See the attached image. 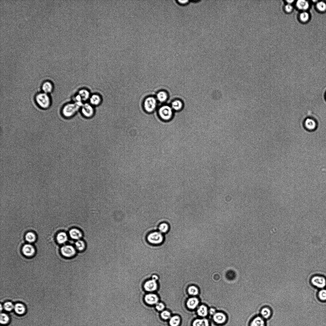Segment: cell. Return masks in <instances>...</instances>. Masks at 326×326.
I'll list each match as a JSON object with an SVG mask.
<instances>
[{"mask_svg": "<svg viewBox=\"0 0 326 326\" xmlns=\"http://www.w3.org/2000/svg\"><path fill=\"white\" fill-rule=\"evenodd\" d=\"M286 10L288 12H291L293 9V7L290 4H288L285 6Z\"/></svg>", "mask_w": 326, "mask_h": 326, "instance_id": "60d3db41", "label": "cell"}, {"mask_svg": "<svg viewBox=\"0 0 326 326\" xmlns=\"http://www.w3.org/2000/svg\"><path fill=\"white\" fill-rule=\"evenodd\" d=\"M158 286L156 281L152 279L145 283L144 285V288L146 291L152 292L156 291L158 288Z\"/></svg>", "mask_w": 326, "mask_h": 326, "instance_id": "30bf717a", "label": "cell"}, {"mask_svg": "<svg viewBox=\"0 0 326 326\" xmlns=\"http://www.w3.org/2000/svg\"><path fill=\"white\" fill-rule=\"evenodd\" d=\"M81 103H69L65 105L62 108V114L64 117L67 118L72 117L76 113Z\"/></svg>", "mask_w": 326, "mask_h": 326, "instance_id": "3957f363", "label": "cell"}, {"mask_svg": "<svg viewBox=\"0 0 326 326\" xmlns=\"http://www.w3.org/2000/svg\"><path fill=\"white\" fill-rule=\"evenodd\" d=\"M14 306L12 302L8 301L5 302L3 305V308L6 311L10 312L14 309Z\"/></svg>", "mask_w": 326, "mask_h": 326, "instance_id": "836d02e7", "label": "cell"}, {"mask_svg": "<svg viewBox=\"0 0 326 326\" xmlns=\"http://www.w3.org/2000/svg\"><path fill=\"white\" fill-rule=\"evenodd\" d=\"M69 234L71 238L76 240L80 239L83 236L82 231L77 228H73L70 230Z\"/></svg>", "mask_w": 326, "mask_h": 326, "instance_id": "7c38bea8", "label": "cell"}, {"mask_svg": "<svg viewBox=\"0 0 326 326\" xmlns=\"http://www.w3.org/2000/svg\"><path fill=\"white\" fill-rule=\"evenodd\" d=\"M287 3H288L289 4H290L291 3H292L294 2V1H287Z\"/></svg>", "mask_w": 326, "mask_h": 326, "instance_id": "ee69618b", "label": "cell"}, {"mask_svg": "<svg viewBox=\"0 0 326 326\" xmlns=\"http://www.w3.org/2000/svg\"><path fill=\"white\" fill-rule=\"evenodd\" d=\"M157 98L159 102H164L167 99L168 96L165 91H161L158 93Z\"/></svg>", "mask_w": 326, "mask_h": 326, "instance_id": "f546056e", "label": "cell"}, {"mask_svg": "<svg viewBox=\"0 0 326 326\" xmlns=\"http://www.w3.org/2000/svg\"><path fill=\"white\" fill-rule=\"evenodd\" d=\"M90 102L92 106H98L102 102L101 97L96 94L93 95L90 98Z\"/></svg>", "mask_w": 326, "mask_h": 326, "instance_id": "7402d4cb", "label": "cell"}, {"mask_svg": "<svg viewBox=\"0 0 326 326\" xmlns=\"http://www.w3.org/2000/svg\"><path fill=\"white\" fill-rule=\"evenodd\" d=\"M76 250L80 252H83L86 249V244L83 239L77 240L75 243Z\"/></svg>", "mask_w": 326, "mask_h": 326, "instance_id": "44dd1931", "label": "cell"}, {"mask_svg": "<svg viewBox=\"0 0 326 326\" xmlns=\"http://www.w3.org/2000/svg\"><path fill=\"white\" fill-rule=\"evenodd\" d=\"M209 313L211 315H214L216 313L215 309L213 308H211L209 310Z\"/></svg>", "mask_w": 326, "mask_h": 326, "instance_id": "b9f144b4", "label": "cell"}, {"mask_svg": "<svg viewBox=\"0 0 326 326\" xmlns=\"http://www.w3.org/2000/svg\"><path fill=\"white\" fill-rule=\"evenodd\" d=\"M22 252L27 257H30L33 255L35 253V250L32 245L27 244L23 246L22 249Z\"/></svg>", "mask_w": 326, "mask_h": 326, "instance_id": "5bb4252c", "label": "cell"}, {"mask_svg": "<svg viewBox=\"0 0 326 326\" xmlns=\"http://www.w3.org/2000/svg\"><path fill=\"white\" fill-rule=\"evenodd\" d=\"M158 113L160 117L166 120H170L173 115L172 108L168 106L161 107L159 109Z\"/></svg>", "mask_w": 326, "mask_h": 326, "instance_id": "5b68a950", "label": "cell"}, {"mask_svg": "<svg viewBox=\"0 0 326 326\" xmlns=\"http://www.w3.org/2000/svg\"><path fill=\"white\" fill-rule=\"evenodd\" d=\"M161 316L162 319L165 320L170 319L171 317L170 313L166 310L162 311L161 313Z\"/></svg>", "mask_w": 326, "mask_h": 326, "instance_id": "d590c367", "label": "cell"}, {"mask_svg": "<svg viewBox=\"0 0 326 326\" xmlns=\"http://www.w3.org/2000/svg\"><path fill=\"white\" fill-rule=\"evenodd\" d=\"M14 309L17 314L22 315L25 313L26 308L25 306L23 304L18 303L14 305Z\"/></svg>", "mask_w": 326, "mask_h": 326, "instance_id": "d6986e66", "label": "cell"}, {"mask_svg": "<svg viewBox=\"0 0 326 326\" xmlns=\"http://www.w3.org/2000/svg\"><path fill=\"white\" fill-rule=\"evenodd\" d=\"M199 301L198 299L195 297L189 298L187 302V306L188 307L191 309H195L198 305Z\"/></svg>", "mask_w": 326, "mask_h": 326, "instance_id": "ffe728a7", "label": "cell"}, {"mask_svg": "<svg viewBox=\"0 0 326 326\" xmlns=\"http://www.w3.org/2000/svg\"><path fill=\"white\" fill-rule=\"evenodd\" d=\"M145 302L150 305H156L158 302L159 298L156 294H147L144 298Z\"/></svg>", "mask_w": 326, "mask_h": 326, "instance_id": "8fae6325", "label": "cell"}, {"mask_svg": "<svg viewBox=\"0 0 326 326\" xmlns=\"http://www.w3.org/2000/svg\"><path fill=\"white\" fill-rule=\"evenodd\" d=\"M197 313L199 316L205 317L207 315L208 310L207 307L204 305L200 306L197 309Z\"/></svg>", "mask_w": 326, "mask_h": 326, "instance_id": "f1b7e54d", "label": "cell"}, {"mask_svg": "<svg viewBox=\"0 0 326 326\" xmlns=\"http://www.w3.org/2000/svg\"><path fill=\"white\" fill-rule=\"evenodd\" d=\"M147 242L152 245L157 246L161 244L164 240L163 234L159 231L152 232L147 235Z\"/></svg>", "mask_w": 326, "mask_h": 326, "instance_id": "7a4b0ae2", "label": "cell"}, {"mask_svg": "<svg viewBox=\"0 0 326 326\" xmlns=\"http://www.w3.org/2000/svg\"><path fill=\"white\" fill-rule=\"evenodd\" d=\"M61 252L62 254L65 257L68 258L72 257L76 254L75 248L71 245H65L62 247Z\"/></svg>", "mask_w": 326, "mask_h": 326, "instance_id": "52a82bcc", "label": "cell"}, {"mask_svg": "<svg viewBox=\"0 0 326 326\" xmlns=\"http://www.w3.org/2000/svg\"><path fill=\"white\" fill-rule=\"evenodd\" d=\"M165 308V306L164 304L162 303V302H158L156 305V308L159 311H162L164 310Z\"/></svg>", "mask_w": 326, "mask_h": 326, "instance_id": "f35d334b", "label": "cell"}, {"mask_svg": "<svg viewBox=\"0 0 326 326\" xmlns=\"http://www.w3.org/2000/svg\"><path fill=\"white\" fill-rule=\"evenodd\" d=\"M181 320L180 317L178 316H174L171 317L169 320L170 326H179Z\"/></svg>", "mask_w": 326, "mask_h": 326, "instance_id": "cb8c5ba5", "label": "cell"}, {"mask_svg": "<svg viewBox=\"0 0 326 326\" xmlns=\"http://www.w3.org/2000/svg\"><path fill=\"white\" fill-rule=\"evenodd\" d=\"M192 326H210L208 320L206 319H198L194 321Z\"/></svg>", "mask_w": 326, "mask_h": 326, "instance_id": "603a6c76", "label": "cell"}, {"mask_svg": "<svg viewBox=\"0 0 326 326\" xmlns=\"http://www.w3.org/2000/svg\"><path fill=\"white\" fill-rule=\"evenodd\" d=\"M36 237L35 235L32 232H29L26 234V239L27 241L29 243H32L34 242L36 240Z\"/></svg>", "mask_w": 326, "mask_h": 326, "instance_id": "d6a6232c", "label": "cell"}, {"mask_svg": "<svg viewBox=\"0 0 326 326\" xmlns=\"http://www.w3.org/2000/svg\"><path fill=\"white\" fill-rule=\"evenodd\" d=\"M42 90L43 92L48 94L52 92L54 89L53 83L50 81L44 82L42 85Z\"/></svg>", "mask_w": 326, "mask_h": 326, "instance_id": "e0dca14e", "label": "cell"}, {"mask_svg": "<svg viewBox=\"0 0 326 326\" xmlns=\"http://www.w3.org/2000/svg\"><path fill=\"white\" fill-rule=\"evenodd\" d=\"M304 125L305 128L309 131L315 130L317 127V123L315 120L311 118H307L304 121Z\"/></svg>", "mask_w": 326, "mask_h": 326, "instance_id": "9c48e42d", "label": "cell"}, {"mask_svg": "<svg viewBox=\"0 0 326 326\" xmlns=\"http://www.w3.org/2000/svg\"><path fill=\"white\" fill-rule=\"evenodd\" d=\"M261 314L263 319L265 320H269L272 316V310L269 306H265L261 309Z\"/></svg>", "mask_w": 326, "mask_h": 326, "instance_id": "4fadbf2b", "label": "cell"}, {"mask_svg": "<svg viewBox=\"0 0 326 326\" xmlns=\"http://www.w3.org/2000/svg\"><path fill=\"white\" fill-rule=\"evenodd\" d=\"M157 105V101L154 98L151 97L147 98L144 101V107L147 112L151 113L156 109Z\"/></svg>", "mask_w": 326, "mask_h": 326, "instance_id": "8992f818", "label": "cell"}, {"mask_svg": "<svg viewBox=\"0 0 326 326\" xmlns=\"http://www.w3.org/2000/svg\"><path fill=\"white\" fill-rule=\"evenodd\" d=\"M310 282L313 286L318 289H324L326 287V278L322 275L313 276L310 279Z\"/></svg>", "mask_w": 326, "mask_h": 326, "instance_id": "277c9868", "label": "cell"}, {"mask_svg": "<svg viewBox=\"0 0 326 326\" xmlns=\"http://www.w3.org/2000/svg\"><path fill=\"white\" fill-rule=\"evenodd\" d=\"M297 6L298 8L302 10H306L309 7L308 2L306 1L300 0L298 1L297 3Z\"/></svg>", "mask_w": 326, "mask_h": 326, "instance_id": "83f0119b", "label": "cell"}, {"mask_svg": "<svg viewBox=\"0 0 326 326\" xmlns=\"http://www.w3.org/2000/svg\"><path fill=\"white\" fill-rule=\"evenodd\" d=\"M177 2L178 3L181 5H187L189 1H188V0H184V1H182V0H178V1H177Z\"/></svg>", "mask_w": 326, "mask_h": 326, "instance_id": "ab89813d", "label": "cell"}, {"mask_svg": "<svg viewBox=\"0 0 326 326\" xmlns=\"http://www.w3.org/2000/svg\"><path fill=\"white\" fill-rule=\"evenodd\" d=\"M317 297L320 301L323 302H326V289L324 288L318 291Z\"/></svg>", "mask_w": 326, "mask_h": 326, "instance_id": "4316f807", "label": "cell"}, {"mask_svg": "<svg viewBox=\"0 0 326 326\" xmlns=\"http://www.w3.org/2000/svg\"><path fill=\"white\" fill-rule=\"evenodd\" d=\"M317 8L321 11H324L326 9V4L323 2H321L317 4Z\"/></svg>", "mask_w": 326, "mask_h": 326, "instance_id": "8d00e7d4", "label": "cell"}, {"mask_svg": "<svg viewBox=\"0 0 326 326\" xmlns=\"http://www.w3.org/2000/svg\"><path fill=\"white\" fill-rule=\"evenodd\" d=\"M325 99H326V94H325Z\"/></svg>", "mask_w": 326, "mask_h": 326, "instance_id": "f6af8a7d", "label": "cell"}, {"mask_svg": "<svg viewBox=\"0 0 326 326\" xmlns=\"http://www.w3.org/2000/svg\"><path fill=\"white\" fill-rule=\"evenodd\" d=\"M158 231L162 234L167 233L169 232V227L168 224L165 222L161 223L158 228Z\"/></svg>", "mask_w": 326, "mask_h": 326, "instance_id": "484cf974", "label": "cell"}, {"mask_svg": "<svg viewBox=\"0 0 326 326\" xmlns=\"http://www.w3.org/2000/svg\"><path fill=\"white\" fill-rule=\"evenodd\" d=\"M76 97L80 101H85L90 98V93L87 90L83 89L80 91Z\"/></svg>", "mask_w": 326, "mask_h": 326, "instance_id": "ac0fdd59", "label": "cell"}, {"mask_svg": "<svg viewBox=\"0 0 326 326\" xmlns=\"http://www.w3.org/2000/svg\"><path fill=\"white\" fill-rule=\"evenodd\" d=\"M68 237L66 233L63 232L59 233L57 237V241L60 244H64L68 240Z\"/></svg>", "mask_w": 326, "mask_h": 326, "instance_id": "d4e9b609", "label": "cell"}, {"mask_svg": "<svg viewBox=\"0 0 326 326\" xmlns=\"http://www.w3.org/2000/svg\"><path fill=\"white\" fill-rule=\"evenodd\" d=\"M267 323L262 317H256L251 322L249 326H266Z\"/></svg>", "mask_w": 326, "mask_h": 326, "instance_id": "2e32d148", "label": "cell"}, {"mask_svg": "<svg viewBox=\"0 0 326 326\" xmlns=\"http://www.w3.org/2000/svg\"><path fill=\"white\" fill-rule=\"evenodd\" d=\"M183 106L182 102L180 100H176L174 101L172 103V108L175 110H180Z\"/></svg>", "mask_w": 326, "mask_h": 326, "instance_id": "4dcf8cb0", "label": "cell"}, {"mask_svg": "<svg viewBox=\"0 0 326 326\" xmlns=\"http://www.w3.org/2000/svg\"><path fill=\"white\" fill-rule=\"evenodd\" d=\"M35 102L39 106L43 109H46L50 106L51 98L48 94L42 92L36 96Z\"/></svg>", "mask_w": 326, "mask_h": 326, "instance_id": "6da1fadb", "label": "cell"}, {"mask_svg": "<svg viewBox=\"0 0 326 326\" xmlns=\"http://www.w3.org/2000/svg\"><path fill=\"white\" fill-rule=\"evenodd\" d=\"M189 294L192 296H196L199 292L198 290L195 286H190L188 290Z\"/></svg>", "mask_w": 326, "mask_h": 326, "instance_id": "e575fe53", "label": "cell"}, {"mask_svg": "<svg viewBox=\"0 0 326 326\" xmlns=\"http://www.w3.org/2000/svg\"><path fill=\"white\" fill-rule=\"evenodd\" d=\"M81 112L85 117L90 118L94 115V110L91 105L87 103L83 106Z\"/></svg>", "mask_w": 326, "mask_h": 326, "instance_id": "ba28073f", "label": "cell"}, {"mask_svg": "<svg viewBox=\"0 0 326 326\" xmlns=\"http://www.w3.org/2000/svg\"><path fill=\"white\" fill-rule=\"evenodd\" d=\"M300 18L301 20L302 21L306 22L307 21L309 18V15L306 12H304L301 14L300 15Z\"/></svg>", "mask_w": 326, "mask_h": 326, "instance_id": "74e56055", "label": "cell"}, {"mask_svg": "<svg viewBox=\"0 0 326 326\" xmlns=\"http://www.w3.org/2000/svg\"><path fill=\"white\" fill-rule=\"evenodd\" d=\"M152 279H153V280H154V281H157L158 280V279H159L158 276H157V275H153L152 276Z\"/></svg>", "mask_w": 326, "mask_h": 326, "instance_id": "7bdbcfd3", "label": "cell"}, {"mask_svg": "<svg viewBox=\"0 0 326 326\" xmlns=\"http://www.w3.org/2000/svg\"><path fill=\"white\" fill-rule=\"evenodd\" d=\"M214 321L217 324L221 325L224 324L226 321V317L221 313H216L213 317Z\"/></svg>", "mask_w": 326, "mask_h": 326, "instance_id": "9a60e30c", "label": "cell"}, {"mask_svg": "<svg viewBox=\"0 0 326 326\" xmlns=\"http://www.w3.org/2000/svg\"><path fill=\"white\" fill-rule=\"evenodd\" d=\"M10 318L7 314L2 313L0 316V322L2 324L6 325L9 322Z\"/></svg>", "mask_w": 326, "mask_h": 326, "instance_id": "1f68e13d", "label": "cell"}]
</instances>
